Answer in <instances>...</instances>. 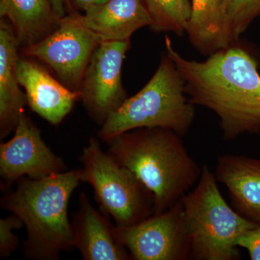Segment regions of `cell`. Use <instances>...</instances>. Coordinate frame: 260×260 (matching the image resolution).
<instances>
[{
    "label": "cell",
    "mask_w": 260,
    "mask_h": 260,
    "mask_svg": "<svg viewBox=\"0 0 260 260\" xmlns=\"http://www.w3.org/2000/svg\"><path fill=\"white\" fill-rule=\"evenodd\" d=\"M239 41L198 61L181 56L165 38L167 54L185 82L186 95L194 106L218 116L225 140L260 133L259 61Z\"/></svg>",
    "instance_id": "cell-1"
},
{
    "label": "cell",
    "mask_w": 260,
    "mask_h": 260,
    "mask_svg": "<svg viewBox=\"0 0 260 260\" xmlns=\"http://www.w3.org/2000/svg\"><path fill=\"white\" fill-rule=\"evenodd\" d=\"M182 137L162 127L138 128L106 141L108 153L131 171L154 198V214L172 208L198 182L202 166Z\"/></svg>",
    "instance_id": "cell-2"
},
{
    "label": "cell",
    "mask_w": 260,
    "mask_h": 260,
    "mask_svg": "<svg viewBox=\"0 0 260 260\" xmlns=\"http://www.w3.org/2000/svg\"><path fill=\"white\" fill-rule=\"evenodd\" d=\"M14 191L4 195L1 207L18 216L26 229L27 259L56 260L74 246L68 218L70 197L82 182L80 169L40 179L22 177Z\"/></svg>",
    "instance_id": "cell-3"
},
{
    "label": "cell",
    "mask_w": 260,
    "mask_h": 260,
    "mask_svg": "<svg viewBox=\"0 0 260 260\" xmlns=\"http://www.w3.org/2000/svg\"><path fill=\"white\" fill-rule=\"evenodd\" d=\"M194 118V105L186 95L185 82L166 54L148 83L109 116L98 136L106 142L129 130L162 127L183 137Z\"/></svg>",
    "instance_id": "cell-4"
},
{
    "label": "cell",
    "mask_w": 260,
    "mask_h": 260,
    "mask_svg": "<svg viewBox=\"0 0 260 260\" xmlns=\"http://www.w3.org/2000/svg\"><path fill=\"white\" fill-rule=\"evenodd\" d=\"M183 217L190 239L191 259L236 260L237 240L259 224L244 218L228 204L215 173L207 164L194 188L181 199Z\"/></svg>",
    "instance_id": "cell-5"
},
{
    "label": "cell",
    "mask_w": 260,
    "mask_h": 260,
    "mask_svg": "<svg viewBox=\"0 0 260 260\" xmlns=\"http://www.w3.org/2000/svg\"><path fill=\"white\" fill-rule=\"evenodd\" d=\"M80 160L82 182L92 186L101 209L112 217L116 226H131L153 215L151 191L131 171L104 152L97 138L89 140Z\"/></svg>",
    "instance_id": "cell-6"
},
{
    "label": "cell",
    "mask_w": 260,
    "mask_h": 260,
    "mask_svg": "<svg viewBox=\"0 0 260 260\" xmlns=\"http://www.w3.org/2000/svg\"><path fill=\"white\" fill-rule=\"evenodd\" d=\"M101 42L84 23L83 14L73 10L61 18L55 30L20 53L47 64L61 83L79 93L84 73Z\"/></svg>",
    "instance_id": "cell-7"
},
{
    "label": "cell",
    "mask_w": 260,
    "mask_h": 260,
    "mask_svg": "<svg viewBox=\"0 0 260 260\" xmlns=\"http://www.w3.org/2000/svg\"><path fill=\"white\" fill-rule=\"evenodd\" d=\"M116 239L135 260L191 259L181 200L162 213L128 227H114Z\"/></svg>",
    "instance_id": "cell-8"
},
{
    "label": "cell",
    "mask_w": 260,
    "mask_h": 260,
    "mask_svg": "<svg viewBox=\"0 0 260 260\" xmlns=\"http://www.w3.org/2000/svg\"><path fill=\"white\" fill-rule=\"evenodd\" d=\"M130 40L102 42L84 73L80 100L88 115L102 126L127 99L121 80V68Z\"/></svg>",
    "instance_id": "cell-9"
},
{
    "label": "cell",
    "mask_w": 260,
    "mask_h": 260,
    "mask_svg": "<svg viewBox=\"0 0 260 260\" xmlns=\"http://www.w3.org/2000/svg\"><path fill=\"white\" fill-rule=\"evenodd\" d=\"M65 170L64 162L46 145L40 130L24 111L13 138L0 144L2 179L9 186L22 177L44 179Z\"/></svg>",
    "instance_id": "cell-10"
},
{
    "label": "cell",
    "mask_w": 260,
    "mask_h": 260,
    "mask_svg": "<svg viewBox=\"0 0 260 260\" xmlns=\"http://www.w3.org/2000/svg\"><path fill=\"white\" fill-rule=\"evenodd\" d=\"M16 73L28 107L52 125L60 124L80 100V93L65 86L34 58L20 54Z\"/></svg>",
    "instance_id": "cell-11"
},
{
    "label": "cell",
    "mask_w": 260,
    "mask_h": 260,
    "mask_svg": "<svg viewBox=\"0 0 260 260\" xmlns=\"http://www.w3.org/2000/svg\"><path fill=\"white\" fill-rule=\"evenodd\" d=\"M74 246L85 260H129V251L116 239L114 225L80 193L78 210L73 215Z\"/></svg>",
    "instance_id": "cell-12"
},
{
    "label": "cell",
    "mask_w": 260,
    "mask_h": 260,
    "mask_svg": "<svg viewBox=\"0 0 260 260\" xmlns=\"http://www.w3.org/2000/svg\"><path fill=\"white\" fill-rule=\"evenodd\" d=\"M214 173L218 182L226 187L233 208L260 224V159L225 154L217 160Z\"/></svg>",
    "instance_id": "cell-13"
},
{
    "label": "cell",
    "mask_w": 260,
    "mask_h": 260,
    "mask_svg": "<svg viewBox=\"0 0 260 260\" xmlns=\"http://www.w3.org/2000/svg\"><path fill=\"white\" fill-rule=\"evenodd\" d=\"M20 44L11 24L0 20V139L15 131L20 116L28 105L16 73Z\"/></svg>",
    "instance_id": "cell-14"
},
{
    "label": "cell",
    "mask_w": 260,
    "mask_h": 260,
    "mask_svg": "<svg viewBox=\"0 0 260 260\" xmlns=\"http://www.w3.org/2000/svg\"><path fill=\"white\" fill-rule=\"evenodd\" d=\"M83 12L84 23L101 42L130 40L135 32L152 23L143 0H108Z\"/></svg>",
    "instance_id": "cell-15"
},
{
    "label": "cell",
    "mask_w": 260,
    "mask_h": 260,
    "mask_svg": "<svg viewBox=\"0 0 260 260\" xmlns=\"http://www.w3.org/2000/svg\"><path fill=\"white\" fill-rule=\"evenodd\" d=\"M0 17L11 24L20 49L48 37L61 20L51 0H0Z\"/></svg>",
    "instance_id": "cell-16"
},
{
    "label": "cell",
    "mask_w": 260,
    "mask_h": 260,
    "mask_svg": "<svg viewBox=\"0 0 260 260\" xmlns=\"http://www.w3.org/2000/svg\"><path fill=\"white\" fill-rule=\"evenodd\" d=\"M191 3L186 34L200 54L208 56L237 42L233 37L223 0H191Z\"/></svg>",
    "instance_id": "cell-17"
},
{
    "label": "cell",
    "mask_w": 260,
    "mask_h": 260,
    "mask_svg": "<svg viewBox=\"0 0 260 260\" xmlns=\"http://www.w3.org/2000/svg\"><path fill=\"white\" fill-rule=\"evenodd\" d=\"M151 18L153 31L172 32L176 35L186 32L191 15L189 0H143Z\"/></svg>",
    "instance_id": "cell-18"
},
{
    "label": "cell",
    "mask_w": 260,
    "mask_h": 260,
    "mask_svg": "<svg viewBox=\"0 0 260 260\" xmlns=\"http://www.w3.org/2000/svg\"><path fill=\"white\" fill-rule=\"evenodd\" d=\"M223 8L235 41L260 17V0H223Z\"/></svg>",
    "instance_id": "cell-19"
},
{
    "label": "cell",
    "mask_w": 260,
    "mask_h": 260,
    "mask_svg": "<svg viewBox=\"0 0 260 260\" xmlns=\"http://www.w3.org/2000/svg\"><path fill=\"white\" fill-rule=\"evenodd\" d=\"M23 223L18 216L13 214L5 218L0 219V257H9L18 246V239L13 231L21 229Z\"/></svg>",
    "instance_id": "cell-20"
},
{
    "label": "cell",
    "mask_w": 260,
    "mask_h": 260,
    "mask_svg": "<svg viewBox=\"0 0 260 260\" xmlns=\"http://www.w3.org/2000/svg\"><path fill=\"white\" fill-rule=\"evenodd\" d=\"M237 246L245 249L251 260H260V224L238 238Z\"/></svg>",
    "instance_id": "cell-21"
},
{
    "label": "cell",
    "mask_w": 260,
    "mask_h": 260,
    "mask_svg": "<svg viewBox=\"0 0 260 260\" xmlns=\"http://www.w3.org/2000/svg\"><path fill=\"white\" fill-rule=\"evenodd\" d=\"M108 0H68L70 4V12L73 11V10L84 11L89 7L101 4V3H105Z\"/></svg>",
    "instance_id": "cell-22"
},
{
    "label": "cell",
    "mask_w": 260,
    "mask_h": 260,
    "mask_svg": "<svg viewBox=\"0 0 260 260\" xmlns=\"http://www.w3.org/2000/svg\"><path fill=\"white\" fill-rule=\"evenodd\" d=\"M54 9L59 18H63L70 12L68 0H51Z\"/></svg>",
    "instance_id": "cell-23"
},
{
    "label": "cell",
    "mask_w": 260,
    "mask_h": 260,
    "mask_svg": "<svg viewBox=\"0 0 260 260\" xmlns=\"http://www.w3.org/2000/svg\"><path fill=\"white\" fill-rule=\"evenodd\" d=\"M70 5V4H69Z\"/></svg>",
    "instance_id": "cell-24"
}]
</instances>
